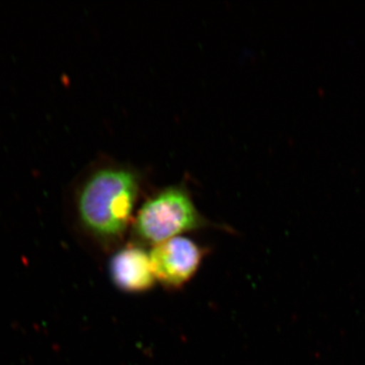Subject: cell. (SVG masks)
<instances>
[{
    "mask_svg": "<svg viewBox=\"0 0 365 365\" xmlns=\"http://www.w3.org/2000/svg\"><path fill=\"white\" fill-rule=\"evenodd\" d=\"M140 179L130 168L106 165L91 172L76 193L81 227L106 247L121 241L135 209Z\"/></svg>",
    "mask_w": 365,
    "mask_h": 365,
    "instance_id": "cell-1",
    "label": "cell"
},
{
    "mask_svg": "<svg viewBox=\"0 0 365 365\" xmlns=\"http://www.w3.org/2000/svg\"><path fill=\"white\" fill-rule=\"evenodd\" d=\"M205 220L182 187H169L145 201L133 220L134 235L155 245L204 227Z\"/></svg>",
    "mask_w": 365,
    "mask_h": 365,
    "instance_id": "cell-2",
    "label": "cell"
},
{
    "mask_svg": "<svg viewBox=\"0 0 365 365\" xmlns=\"http://www.w3.org/2000/svg\"><path fill=\"white\" fill-rule=\"evenodd\" d=\"M203 257V249L182 235L155 245L150 253L155 280L169 289L187 284L200 268Z\"/></svg>",
    "mask_w": 365,
    "mask_h": 365,
    "instance_id": "cell-3",
    "label": "cell"
},
{
    "mask_svg": "<svg viewBox=\"0 0 365 365\" xmlns=\"http://www.w3.org/2000/svg\"><path fill=\"white\" fill-rule=\"evenodd\" d=\"M113 284L126 294H143L157 280L151 268L150 253L140 244H127L113 255L109 262Z\"/></svg>",
    "mask_w": 365,
    "mask_h": 365,
    "instance_id": "cell-4",
    "label": "cell"
}]
</instances>
